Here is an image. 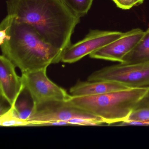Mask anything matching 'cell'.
<instances>
[{
    "label": "cell",
    "mask_w": 149,
    "mask_h": 149,
    "mask_svg": "<svg viewBox=\"0 0 149 149\" xmlns=\"http://www.w3.org/2000/svg\"><path fill=\"white\" fill-rule=\"evenodd\" d=\"M8 15L33 26L42 39L63 54L81 18L61 0H7Z\"/></svg>",
    "instance_id": "6da1fadb"
},
{
    "label": "cell",
    "mask_w": 149,
    "mask_h": 149,
    "mask_svg": "<svg viewBox=\"0 0 149 149\" xmlns=\"http://www.w3.org/2000/svg\"><path fill=\"white\" fill-rule=\"evenodd\" d=\"M0 125L3 127L31 126L28 120L20 118L15 112L14 106H10L8 109L0 115Z\"/></svg>",
    "instance_id": "7c38bea8"
},
{
    "label": "cell",
    "mask_w": 149,
    "mask_h": 149,
    "mask_svg": "<svg viewBox=\"0 0 149 149\" xmlns=\"http://www.w3.org/2000/svg\"><path fill=\"white\" fill-rule=\"evenodd\" d=\"M148 87L127 89L96 95L72 96L68 100L72 105L102 118L111 124L127 120Z\"/></svg>",
    "instance_id": "3957f363"
},
{
    "label": "cell",
    "mask_w": 149,
    "mask_h": 149,
    "mask_svg": "<svg viewBox=\"0 0 149 149\" xmlns=\"http://www.w3.org/2000/svg\"><path fill=\"white\" fill-rule=\"evenodd\" d=\"M145 107H149V87L144 95L138 103L135 109Z\"/></svg>",
    "instance_id": "e0dca14e"
},
{
    "label": "cell",
    "mask_w": 149,
    "mask_h": 149,
    "mask_svg": "<svg viewBox=\"0 0 149 149\" xmlns=\"http://www.w3.org/2000/svg\"><path fill=\"white\" fill-rule=\"evenodd\" d=\"M123 33L119 31L91 30L84 39L71 44L63 54L61 62L72 63L112 42L119 39Z\"/></svg>",
    "instance_id": "52a82bcc"
},
{
    "label": "cell",
    "mask_w": 149,
    "mask_h": 149,
    "mask_svg": "<svg viewBox=\"0 0 149 149\" xmlns=\"http://www.w3.org/2000/svg\"><path fill=\"white\" fill-rule=\"evenodd\" d=\"M144 32L140 29H134L123 33L119 39L92 52L91 58L121 63L123 58L130 53L143 37Z\"/></svg>",
    "instance_id": "ba28073f"
},
{
    "label": "cell",
    "mask_w": 149,
    "mask_h": 149,
    "mask_svg": "<svg viewBox=\"0 0 149 149\" xmlns=\"http://www.w3.org/2000/svg\"><path fill=\"white\" fill-rule=\"evenodd\" d=\"M130 88L122 84L111 81H79L70 89L72 96L96 95Z\"/></svg>",
    "instance_id": "30bf717a"
},
{
    "label": "cell",
    "mask_w": 149,
    "mask_h": 149,
    "mask_svg": "<svg viewBox=\"0 0 149 149\" xmlns=\"http://www.w3.org/2000/svg\"><path fill=\"white\" fill-rule=\"evenodd\" d=\"M79 18L86 15L91 8L94 0H61Z\"/></svg>",
    "instance_id": "4fadbf2b"
},
{
    "label": "cell",
    "mask_w": 149,
    "mask_h": 149,
    "mask_svg": "<svg viewBox=\"0 0 149 149\" xmlns=\"http://www.w3.org/2000/svg\"><path fill=\"white\" fill-rule=\"evenodd\" d=\"M126 120L149 122V107L136 108L131 113L129 118Z\"/></svg>",
    "instance_id": "9a60e30c"
},
{
    "label": "cell",
    "mask_w": 149,
    "mask_h": 149,
    "mask_svg": "<svg viewBox=\"0 0 149 149\" xmlns=\"http://www.w3.org/2000/svg\"><path fill=\"white\" fill-rule=\"evenodd\" d=\"M15 65L3 55L0 56L1 96L10 106L15 105L25 90L22 77L17 75Z\"/></svg>",
    "instance_id": "9c48e42d"
},
{
    "label": "cell",
    "mask_w": 149,
    "mask_h": 149,
    "mask_svg": "<svg viewBox=\"0 0 149 149\" xmlns=\"http://www.w3.org/2000/svg\"><path fill=\"white\" fill-rule=\"evenodd\" d=\"M149 62V27L136 47L126 54L120 63L132 64Z\"/></svg>",
    "instance_id": "8fae6325"
},
{
    "label": "cell",
    "mask_w": 149,
    "mask_h": 149,
    "mask_svg": "<svg viewBox=\"0 0 149 149\" xmlns=\"http://www.w3.org/2000/svg\"><path fill=\"white\" fill-rule=\"evenodd\" d=\"M47 68L22 74L25 90L34 104L54 101H68L71 95L56 85L47 77Z\"/></svg>",
    "instance_id": "8992f818"
},
{
    "label": "cell",
    "mask_w": 149,
    "mask_h": 149,
    "mask_svg": "<svg viewBox=\"0 0 149 149\" xmlns=\"http://www.w3.org/2000/svg\"><path fill=\"white\" fill-rule=\"evenodd\" d=\"M0 46L2 55L22 74L61 62L63 54L45 41L33 26L9 15L0 24Z\"/></svg>",
    "instance_id": "7a4b0ae2"
},
{
    "label": "cell",
    "mask_w": 149,
    "mask_h": 149,
    "mask_svg": "<svg viewBox=\"0 0 149 149\" xmlns=\"http://www.w3.org/2000/svg\"><path fill=\"white\" fill-rule=\"evenodd\" d=\"M120 125H149V122L137 121V120H125L121 122Z\"/></svg>",
    "instance_id": "ac0fdd59"
},
{
    "label": "cell",
    "mask_w": 149,
    "mask_h": 149,
    "mask_svg": "<svg viewBox=\"0 0 149 149\" xmlns=\"http://www.w3.org/2000/svg\"><path fill=\"white\" fill-rule=\"evenodd\" d=\"M13 106L16 114L20 118L29 120L33 111V103L32 104L30 103L26 98H19Z\"/></svg>",
    "instance_id": "5bb4252c"
},
{
    "label": "cell",
    "mask_w": 149,
    "mask_h": 149,
    "mask_svg": "<svg viewBox=\"0 0 149 149\" xmlns=\"http://www.w3.org/2000/svg\"><path fill=\"white\" fill-rule=\"evenodd\" d=\"M87 81H111L130 88L149 87V62L108 66L93 72Z\"/></svg>",
    "instance_id": "277c9868"
},
{
    "label": "cell",
    "mask_w": 149,
    "mask_h": 149,
    "mask_svg": "<svg viewBox=\"0 0 149 149\" xmlns=\"http://www.w3.org/2000/svg\"><path fill=\"white\" fill-rule=\"evenodd\" d=\"M117 7L123 10H128L143 4L144 0H112Z\"/></svg>",
    "instance_id": "2e32d148"
},
{
    "label": "cell",
    "mask_w": 149,
    "mask_h": 149,
    "mask_svg": "<svg viewBox=\"0 0 149 149\" xmlns=\"http://www.w3.org/2000/svg\"><path fill=\"white\" fill-rule=\"evenodd\" d=\"M74 118L96 120L104 123L102 118L75 107L68 101H49L34 104L33 111L28 121L31 123V126H37L42 123L67 122Z\"/></svg>",
    "instance_id": "5b68a950"
}]
</instances>
